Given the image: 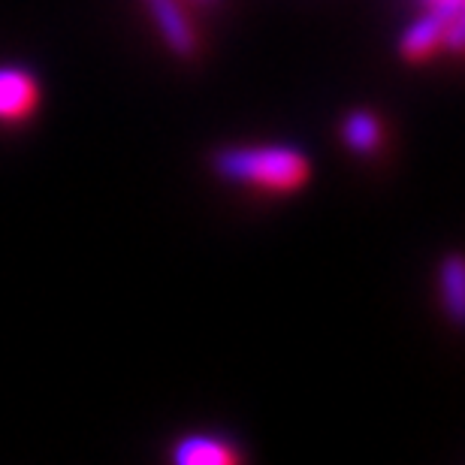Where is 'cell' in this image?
I'll list each match as a JSON object with an SVG mask.
<instances>
[{
    "label": "cell",
    "mask_w": 465,
    "mask_h": 465,
    "mask_svg": "<svg viewBox=\"0 0 465 465\" xmlns=\"http://www.w3.org/2000/svg\"><path fill=\"white\" fill-rule=\"evenodd\" d=\"M423 9H448V13H457L462 9V0H420Z\"/></svg>",
    "instance_id": "ba28073f"
},
{
    "label": "cell",
    "mask_w": 465,
    "mask_h": 465,
    "mask_svg": "<svg viewBox=\"0 0 465 465\" xmlns=\"http://www.w3.org/2000/svg\"><path fill=\"white\" fill-rule=\"evenodd\" d=\"M209 170L230 188L257 197L287 200L302 193L314 179V161L296 143H239L215 148Z\"/></svg>",
    "instance_id": "6da1fadb"
},
{
    "label": "cell",
    "mask_w": 465,
    "mask_h": 465,
    "mask_svg": "<svg viewBox=\"0 0 465 465\" xmlns=\"http://www.w3.org/2000/svg\"><path fill=\"white\" fill-rule=\"evenodd\" d=\"M143 4L148 6V15L154 18L157 34H161V40L166 43V49L182 61L197 58L200 36L182 0H143Z\"/></svg>",
    "instance_id": "5b68a950"
},
{
    "label": "cell",
    "mask_w": 465,
    "mask_h": 465,
    "mask_svg": "<svg viewBox=\"0 0 465 465\" xmlns=\"http://www.w3.org/2000/svg\"><path fill=\"white\" fill-rule=\"evenodd\" d=\"M439 300L453 327H460L465 314V263L457 251L439 263Z\"/></svg>",
    "instance_id": "52a82bcc"
},
{
    "label": "cell",
    "mask_w": 465,
    "mask_h": 465,
    "mask_svg": "<svg viewBox=\"0 0 465 465\" xmlns=\"http://www.w3.org/2000/svg\"><path fill=\"white\" fill-rule=\"evenodd\" d=\"M166 460L173 465H242L248 448L227 432H184L173 439Z\"/></svg>",
    "instance_id": "277c9868"
},
{
    "label": "cell",
    "mask_w": 465,
    "mask_h": 465,
    "mask_svg": "<svg viewBox=\"0 0 465 465\" xmlns=\"http://www.w3.org/2000/svg\"><path fill=\"white\" fill-rule=\"evenodd\" d=\"M45 100L40 73L27 64H0V127H25Z\"/></svg>",
    "instance_id": "3957f363"
},
{
    "label": "cell",
    "mask_w": 465,
    "mask_h": 465,
    "mask_svg": "<svg viewBox=\"0 0 465 465\" xmlns=\"http://www.w3.org/2000/svg\"><path fill=\"white\" fill-rule=\"evenodd\" d=\"M339 139L351 154L371 157L387 145V127L375 109H351L339 121Z\"/></svg>",
    "instance_id": "8992f818"
},
{
    "label": "cell",
    "mask_w": 465,
    "mask_h": 465,
    "mask_svg": "<svg viewBox=\"0 0 465 465\" xmlns=\"http://www.w3.org/2000/svg\"><path fill=\"white\" fill-rule=\"evenodd\" d=\"M197 4H218V0H197Z\"/></svg>",
    "instance_id": "9c48e42d"
},
{
    "label": "cell",
    "mask_w": 465,
    "mask_h": 465,
    "mask_svg": "<svg viewBox=\"0 0 465 465\" xmlns=\"http://www.w3.org/2000/svg\"><path fill=\"white\" fill-rule=\"evenodd\" d=\"M444 49L450 54L462 52V9H423V15H417L396 43L399 61L408 67H423Z\"/></svg>",
    "instance_id": "7a4b0ae2"
}]
</instances>
